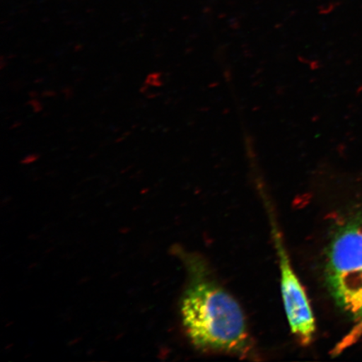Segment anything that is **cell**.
Masks as SVG:
<instances>
[{"label":"cell","instance_id":"obj_1","mask_svg":"<svg viewBox=\"0 0 362 362\" xmlns=\"http://www.w3.org/2000/svg\"><path fill=\"white\" fill-rule=\"evenodd\" d=\"M189 269L191 283L181 302L189 338L199 349L245 355L249 336L241 306L202 261H192Z\"/></svg>","mask_w":362,"mask_h":362},{"label":"cell","instance_id":"obj_2","mask_svg":"<svg viewBox=\"0 0 362 362\" xmlns=\"http://www.w3.org/2000/svg\"><path fill=\"white\" fill-rule=\"evenodd\" d=\"M329 291L337 305L362 328V211L334 233L327 260Z\"/></svg>","mask_w":362,"mask_h":362},{"label":"cell","instance_id":"obj_3","mask_svg":"<svg viewBox=\"0 0 362 362\" xmlns=\"http://www.w3.org/2000/svg\"><path fill=\"white\" fill-rule=\"evenodd\" d=\"M276 244L279 257L281 292L285 312L292 333L303 344L308 345L315 333V320L308 300L305 288L294 273L291 261L284 250L279 234H276Z\"/></svg>","mask_w":362,"mask_h":362}]
</instances>
